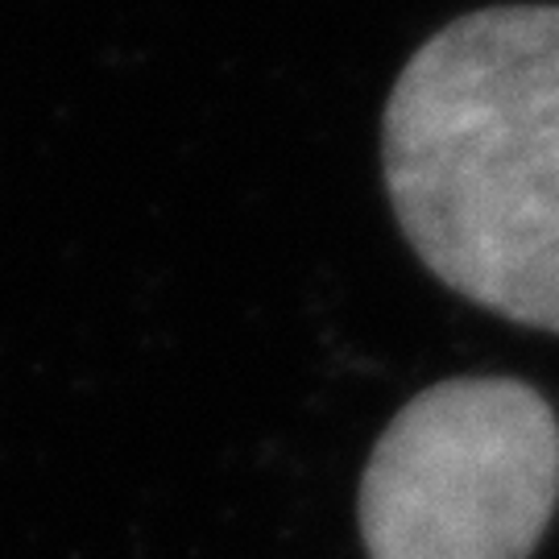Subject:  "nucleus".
<instances>
[{
  "mask_svg": "<svg viewBox=\"0 0 559 559\" xmlns=\"http://www.w3.org/2000/svg\"><path fill=\"white\" fill-rule=\"evenodd\" d=\"M559 506V419L519 378H448L381 431L357 493L369 559H531Z\"/></svg>",
  "mask_w": 559,
  "mask_h": 559,
  "instance_id": "obj_2",
  "label": "nucleus"
},
{
  "mask_svg": "<svg viewBox=\"0 0 559 559\" xmlns=\"http://www.w3.org/2000/svg\"><path fill=\"white\" fill-rule=\"evenodd\" d=\"M402 237L460 299L559 336V4L448 21L381 117Z\"/></svg>",
  "mask_w": 559,
  "mask_h": 559,
  "instance_id": "obj_1",
  "label": "nucleus"
}]
</instances>
